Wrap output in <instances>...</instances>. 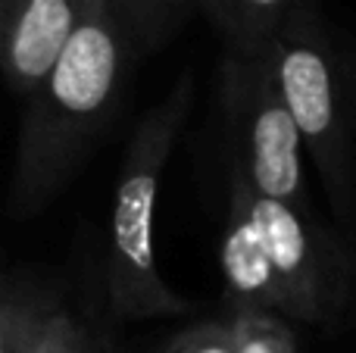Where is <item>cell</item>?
Masks as SVG:
<instances>
[{"instance_id":"1","label":"cell","mask_w":356,"mask_h":353,"mask_svg":"<svg viewBox=\"0 0 356 353\" xmlns=\"http://www.w3.org/2000/svg\"><path fill=\"white\" fill-rule=\"evenodd\" d=\"M129 56L104 0H91L72 41L29 94L13 172V210L19 216L47 206L72 179L116 110Z\"/></svg>"},{"instance_id":"2","label":"cell","mask_w":356,"mask_h":353,"mask_svg":"<svg viewBox=\"0 0 356 353\" xmlns=\"http://www.w3.org/2000/svg\"><path fill=\"white\" fill-rule=\"evenodd\" d=\"M191 100H194V79L184 72L172 91L138 122L119 169L110 213L106 288L113 310L125 319L178 316L188 310V304L172 291L156 266L154 216L163 172L172 160Z\"/></svg>"},{"instance_id":"3","label":"cell","mask_w":356,"mask_h":353,"mask_svg":"<svg viewBox=\"0 0 356 353\" xmlns=\"http://www.w3.org/2000/svg\"><path fill=\"white\" fill-rule=\"evenodd\" d=\"M275 85L303 135L334 210L350 204V138L344 116V69L316 0H297L272 38L259 44Z\"/></svg>"},{"instance_id":"4","label":"cell","mask_w":356,"mask_h":353,"mask_svg":"<svg viewBox=\"0 0 356 353\" xmlns=\"http://www.w3.org/2000/svg\"><path fill=\"white\" fill-rule=\"evenodd\" d=\"M219 100L232 163L244 169L253 191L309 210L303 135L278 91L263 47L222 54Z\"/></svg>"},{"instance_id":"5","label":"cell","mask_w":356,"mask_h":353,"mask_svg":"<svg viewBox=\"0 0 356 353\" xmlns=\"http://www.w3.org/2000/svg\"><path fill=\"white\" fill-rule=\"evenodd\" d=\"M250 206L278 279V313L291 322H332L347 304V263L338 244L313 222L309 210L263 197L253 185Z\"/></svg>"},{"instance_id":"6","label":"cell","mask_w":356,"mask_h":353,"mask_svg":"<svg viewBox=\"0 0 356 353\" xmlns=\"http://www.w3.org/2000/svg\"><path fill=\"white\" fill-rule=\"evenodd\" d=\"M91 0H0V72L29 97L79 31Z\"/></svg>"},{"instance_id":"7","label":"cell","mask_w":356,"mask_h":353,"mask_svg":"<svg viewBox=\"0 0 356 353\" xmlns=\"http://www.w3.org/2000/svg\"><path fill=\"white\" fill-rule=\"evenodd\" d=\"M219 266L225 279V294L232 313L238 310H272L278 313L282 294L266 250L263 231L250 206V181L244 169L232 163L228 169V213L219 244Z\"/></svg>"},{"instance_id":"8","label":"cell","mask_w":356,"mask_h":353,"mask_svg":"<svg viewBox=\"0 0 356 353\" xmlns=\"http://www.w3.org/2000/svg\"><path fill=\"white\" fill-rule=\"evenodd\" d=\"M131 56L154 54L178 35L188 16L200 10V0H104Z\"/></svg>"},{"instance_id":"9","label":"cell","mask_w":356,"mask_h":353,"mask_svg":"<svg viewBox=\"0 0 356 353\" xmlns=\"http://www.w3.org/2000/svg\"><path fill=\"white\" fill-rule=\"evenodd\" d=\"M297 0H200V13L225 41V50H253L272 38Z\"/></svg>"},{"instance_id":"10","label":"cell","mask_w":356,"mask_h":353,"mask_svg":"<svg viewBox=\"0 0 356 353\" xmlns=\"http://www.w3.org/2000/svg\"><path fill=\"white\" fill-rule=\"evenodd\" d=\"M234 353H297V335L291 319L272 310L232 313Z\"/></svg>"},{"instance_id":"11","label":"cell","mask_w":356,"mask_h":353,"mask_svg":"<svg viewBox=\"0 0 356 353\" xmlns=\"http://www.w3.org/2000/svg\"><path fill=\"white\" fill-rule=\"evenodd\" d=\"M44 310L29 300H0V353H25Z\"/></svg>"},{"instance_id":"12","label":"cell","mask_w":356,"mask_h":353,"mask_svg":"<svg viewBox=\"0 0 356 353\" xmlns=\"http://www.w3.org/2000/svg\"><path fill=\"white\" fill-rule=\"evenodd\" d=\"M25 353H91V347L66 313H44Z\"/></svg>"},{"instance_id":"13","label":"cell","mask_w":356,"mask_h":353,"mask_svg":"<svg viewBox=\"0 0 356 353\" xmlns=\"http://www.w3.org/2000/svg\"><path fill=\"white\" fill-rule=\"evenodd\" d=\"M160 353H234L232 322H200L181 331Z\"/></svg>"},{"instance_id":"14","label":"cell","mask_w":356,"mask_h":353,"mask_svg":"<svg viewBox=\"0 0 356 353\" xmlns=\"http://www.w3.org/2000/svg\"><path fill=\"white\" fill-rule=\"evenodd\" d=\"M341 69H344V88H347V97H350L353 110H356V50L341 56Z\"/></svg>"}]
</instances>
